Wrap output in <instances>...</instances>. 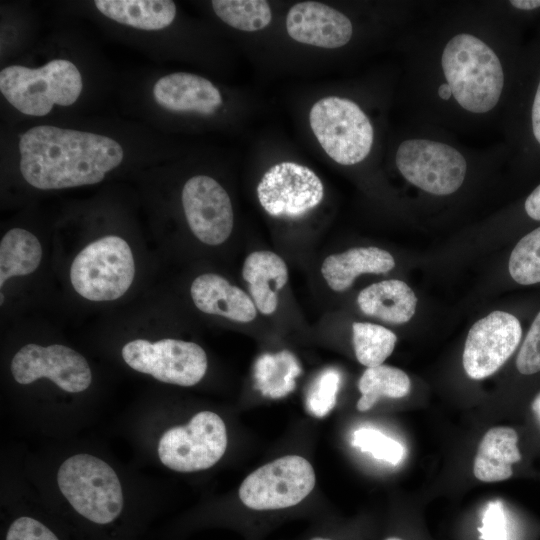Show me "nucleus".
<instances>
[{
    "label": "nucleus",
    "mask_w": 540,
    "mask_h": 540,
    "mask_svg": "<svg viewBox=\"0 0 540 540\" xmlns=\"http://www.w3.org/2000/svg\"><path fill=\"white\" fill-rule=\"evenodd\" d=\"M437 36L418 76L424 107L436 119L456 124L494 117L506 85L496 20H458Z\"/></svg>",
    "instance_id": "f257e3e1"
},
{
    "label": "nucleus",
    "mask_w": 540,
    "mask_h": 540,
    "mask_svg": "<svg viewBox=\"0 0 540 540\" xmlns=\"http://www.w3.org/2000/svg\"><path fill=\"white\" fill-rule=\"evenodd\" d=\"M19 152L23 178L42 190L99 183L124 157L110 137L51 125L21 134Z\"/></svg>",
    "instance_id": "f03ea898"
},
{
    "label": "nucleus",
    "mask_w": 540,
    "mask_h": 540,
    "mask_svg": "<svg viewBox=\"0 0 540 540\" xmlns=\"http://www.w3.org/2000/svg\"><path fill=\"white\" fill-rule=\"evenodd\" d=\"M82 77L70 61L55 59L39 68L12 65L0 72V91L21 113L47 115L54 105L70 106L82 91Z\"/></svg>",
    "instance_id": "7ed1b4c3"
},
{
    "label": "nucleus",
    "mask_w": 540,
    "mask_h": 540,
    "mask_svg": "<svg viewBox=\"0 0 540 540\" xmlns=\"http://www.w3.org/2000/svg\"><path fill=\"white\" fill-rule=\"evenodd\" d=\"M60 491L76 512L96 524H108L123 508L121 483L103 460L77 454L65 460L57 473Z\"/></svg>",
    "instance_id": "20e7f679"
},
{
    "label": "nucleus",
    "mask_w": 540,
    "mask_h": 540,
    "mask_svg": "<svg viewBox=\"0 0 540 540\" xmlns=\"http://www.w3.org/2000/svg\"><path fill=\"white\" fill-rule=\"evenodd\" d=\"M467 157L447 141L413 136L398 145L395 165L411 185L435 196H448L465 182L469 168Z\"/></svg>",
    "instance_id": "39448f33"
},
{
    "label": "nucleus",
    "mask_w": 540,
    "mask_h": 540,
    "mask_svg": "<svg viewBox=\"0 0 540 540\" xmlns=\"http://www.w3.org/2000/svg\"><path fill=\"white\" fill-rule=\"evenodd\" d=\"M309 122L319 144L336 163L355 165L370 154L374 128L354 101L337 96L320 99L310 110Z\"/></svg>",
    "instance_id": "423d86ee"
},
{
    "label": "nucleus",
    "mask_w": 540,
    "mask_h": 540,
    "mask_svg": "<svg viewBox=\"0 0 540 540\" xmlns=\"http://www.w3.org/2000/svg\"><path fill=\"white\" fill-rule=\"evenodd\" d=\"M135 263L128 243L109 235L87 245L74 259L70 281L75 291L91 301H112L131 286Z\"/></svg>",
    "instance_id": "0eeeda50"
},
{
    "label": "nucleus",
    "mask_w": 540,
    "mask_h": 540,
    "mask_svg": "<svg viewBox=\"0 0 540 540\" xmlns=\"http://www.w3.org/2000/svg\"><path fill=\"white\" fill-rule=\"evenodd\" d=\"M315 482L309 461L298 455L283 456L249 474L240 485L239 498L255 511L286 509L303 501Z\"/></svg>",
    "instance_id": "6e6552de"
},
{
    "label": "nucleus",
    "mask_w": 540,
    "mask_h": 540,
    "mask_svg": "<svg viewBox=\"0 0 540 540\" xmlns=\"http://www.w3.org/2000/svg\"><path fill=\"white\" fill-rule=\"evenodd\" d=\"M227 448L223 420L214 412L195 414L185 426L168 429L158 443V456L168 468L194 472L215 465Z\"/></svg>",
    "instance_id": "1a4fd4ad"
},
{
    "label": "nucleus",
    "mask_w": 540,
    "mask_h": 540,
    "mask_svg": "<svg viewBox=\"0 0 540 540\" xmlns=\"http://www.w3.org/2000/svg\"><path fill=\"white\" fill-rule=\"evenodd\" d=\"M122 357L132 369L155 379L180 386H193L205 375L207 356L194 342L136 339L122 348Z\"/></svg>",
    "instance_id": "9d476101"
},
{
    "label": "nucleus",
    "mask_w": 540,
    "mask_h": 540,
    "mask_svg": "<svg viewBox=\"0 0 540 540\" xmlns=\"http://www.w3.org/2000/svg\"><path fill=\"white\" fill-rule=\"evenodd\" d=\"M324 188L308 167L282 162L272 166L257 186L258 200L271 216L298 218L322 201Z\"/></svg>",
    "instance_id": "9b49d317"
},
{
    "label": "nucleus",
    "mask_w": 540,
    "mask_h": 540,
    "mask_svg": "<svg viewBox=\"0 0 540 540\" xmlns=\"http://www.w3.org/2000/svg\"><path fill=\"white\" fill-rule=\"evenodd\" d=\"M522 337L519 320L504 311H493L470 328L462 362L475 380L494 374L514 353Z\"/></svg>",
    "instance_id": "f8f14e48"
},
{
    "label": "nucleus",
    "mask_w": 540,
    "mask_h": 540,
    "mask_svg": "<svg viewBox=\"0 0 540 540\" xmlns=\"http://www.w3.org/2000/svg\"><path fill=\"white\" fill-rule=\"evenodd\" d=\"M11 372L20 384L48 378L70 393L86 390L92 381L86 359L77 351L59 344L43 347L30 343L23 346L11 361Z\"/></svg>",
    "instance_id": "ddd939ff"
},
{
    "label": "nucleus",
    "mask_w": 540,
    "mask_h": 540,
    "mask_svg": "<svg viewBox=\"0 0 540 540\" xmlns=\"http://www.w3.org/2000/svg\"><path fill=\"white\" fill-rule=\"evenodd\" d=\"M187 223L207 245H220L230 236L234 215L225 189L213 178L197 175L186 181L181 195Z\"/></svg>",
    "instance_id": "4468645a"
},
{
    "label": "nucleus",
    "mask_w": 540,
    "mask_h": 540,
    "mask_svg": "<svg viewBox=\"0 0 540 540\" xmlns=\"http://www.w3.org/2000/svg\"><path fill=\"white\" fill-rule=\"evenodd\" d=\"M286 30L299 43L326 49L346 45L353 35L352 22L345 14L315 1L293 5L286 17Z\"/></svg>",
    "instance_id": "2eb2a0df"
},
{
    "label": "nucleus",
    "mask_w": 540,
    "mask_h": 540,
    "mask_svg": "<svg viewBox=\"0 0 540 540\" xmlns=\"http://www.w3.org/2000/svg\"><path fill=\"white\" fill-rule=\"evenodd\" d=\"M158 105L173 112L213 114L222 105L219 90L204 77L186 72L161 77L153 87Z\"/></svg>",
    "instance_id": "dca6fc26"
},
{
    "label": "nucleus",
    "mask_w": 540,
    "mask_h": 540,
    "mask_svg": "<svg viewBox=\"0 0 540 540\" xmlns=\"http://www.w3.org/2000/svg\"><path fill=\"white\" fill-rule=\"evenodd\" d=\"M190 294L195 306L207 314L242 323L253 321L257 315L250 296L218 274L206 273L196 277Z\"/></svg>",
    "instance_id": "f3484780"
},
{
    "label": "nucleus",
    "mask_w": 540,
    "mask_h": 540,
    "mask_svg": "<svg viewBox=\"0 0 540 540\" xmlns=\"http://www.w3.org/2000/svg\"><path fill=\"white\" fill-rule=\"evenodd\" d=\"M395 266L393 256L378 247H354L345 252L329 255L322 263L321 273L328 286L345 291L361 274H384Z\"/></svg>",
    "instance_id": "a211bd4d"
},
{
    "label": "nucleus",
    "mask_w": 540,
    "mask_h": 540,
    "mask_svg": "<svg viewBox=\"0 0 540 540\" xmlns=\"http://www.w3.org/2000/svg\"><path fill=\"white\" fill-rule=\"evenodd\" d=\"M242 276L249 284L256 308L262 314H272L278 306L277 292L288 281V269L284 260L271 251L252 252L244 261Z\"/></svg>",
    "instance_id": "6ab92c4d"
},
{
    "label": "nucleus",
    "mask_w": 540,
    "mask_h": 540,
    "mask_svg": "<svg viewBox=\"0 0 540 540\" xmlns=\"http://www.w3.org/2000/svg\"><path fill=\"white\" fill-rule=\"evenodd\" d=\"M518 435L511 427L498 426L483 436L473 465L474 476L483 482H499L513 475L512 465L521 460Z\"/></svg>",
    "instance_id": "aec40b11"
},
{
    "label": "nucleus",
    "mask_w": 540,
    "mask_h": 540,
    "mask_svg": "<svg viewBox=\"0 0 540 540\" xmlns=\"http://www.w3.org/2000/svg\"><path fill=\"white\" fill-rule=\"evenodd\" d=\"M361 311L392 324L408 322L414 315L417 298L403 281L390 279L371 284L357 297Z\"/></svg>",
    "instance_id": "412c9836"
},
{
    "label": "nucleus",
    "mask_w": 540,
    "mask_h": 540,
    "mask_svg": "<svg viewBox=\"0 0 540 540\" xmlns=\"http://www.w3.org/2000/svg\"><path fill=\"white\" fill-rule=\"evenodd\" d=\"M94 4L106 17L141 30L164 29L176 15L170 0H96Z\"/></svg>",
    "instance_id": "4be33fe9"
},
{
    "label": "nucleus",
    "mask_w": 540,
    "mask_h": 540,
    "mask_svg": "<svg viewBox=\"0 0 540 540\" xmlns=\"http://www.w3.org/2000/svg\"><path fill=\"white\" fill-rule=\"evenodd\" d=\"M42 258V247L35 235L22 228L9 230L0 243V287L11 277L34 272Z\"/></svg>",
    "instance_id": "5701e85b"
},
{
    "label": "nucleus",
    "mask_w": 540,
    "mask_h": 540,
    "mask_svg": "<svg viewBox=\"0 0 540 540\" xmlns=\"http://www.w3.org/2000/svg\"><path fill=\"white\" fill-rule=\"evenodd\" d=\"M301 371L298 360L287 350L263 354L254 365L255 388L272 399L284 397L295 389Z\"/></svg>",
    "instance_id": "b1692460"
},
{
    "label": "nucleus",
    "mask_w": 540,
    "mask_h": 540,
    "mask_svg": "<svg viewBox=\"0 0 540 540\" xmlns=\"http://www.w3.org/2000/svg\"><path fill=\"white\" fill-rule=\"evenodd\" d=\"M410 379L399 368L379 365L368 367L358 381L361 397L357 409L361 412L371 409L381 398L398 399L410 392Z\"/></svg>",
    "instance_id": "393cba45"
},
{
    "label": "nucleus",
    "mask_w": 540,
    "mask_h": 540,
    "mask_svg": "<svg viewBox=\"0 0 540 540\" xmlns=\"http://www.w3.org/2000/svg\"><path fill=\"white\" fill-rule=\"evenodd\" d=\"M352 332L356 358L367 368L382 365L397 341L391 330L377 324L354 322Z\"/></svg>",
    "instance_id": "a878e982"
},
{
    "label": "nucleus",
    "mask_w": 540,
    "mask_h": 540,
    "mask_svg": "<svg viewBox=\"0 0 540 540\" xmlns=\"http://www.w3.org/2000/svg\"><path fill=\"white\" fill-rule=\"evenodd\" d=\"M212 7L227 25L246 32L265 28L272 18L270 6L264 0H214Z\"/></svg>",
    "instance_id": "bb28decb"
},
{
    "label": "nucleus",
    "mask_w": 540,
    "mask_h": 540,
    "mask_svg": "<svg viewBox=\"0 0 540 540\" xmlns=\"http://www.w3.org/2000/svg\"><path fill=\"white\" fill-rule=\"evenodd\" d=\"M508 269L519 284L540 283V227L519 240L511 252Z\"/></svg>",
    "instance_id": "cd10ccee"
},
{
    "label": "nucleus",
    "mask_w": 540,
    "mask_h": 540,
    "mask_svg": "<svg viewBox=\"0 0 540 540\" xmlns=\"http://www.w3.org/2000/svg\"><path fill=\"white\" fill-rule=\"evenodd\" d=\"M351 444L375 459L392 465H397L404 457L401 443L374 428L362 427L355 430Z\"/></svg>",
    "instance_id": "c85d7f7f"
},
{
    "label": "nucleus",
    "mask_w": 540,
    "mask_h": 540,
    "mask_svg": "<svg viewBox=\"0 0 540 540\" xmlns=\"http://www.w3.org/2000/svg\"><path fill=\"white\" fill-rule=\"evenodd\" d=\"M340 383L341 375L336 369L322 371L308 391L307 411L318 418L326 416L336 404Z\"/></svg>",
    "instance_id": "c756f323"
},
{
    "label": "nucleus",
    "mask_w": 540,
    "mask_h": 540,
    "mask_svg": "<svg viewBox=\"0 0 540 540\" xmlns=\"http://www.w3.org/2000/svg\"><path fill=\"white\" fill-rule=\"evenodd\" d=\"M517 370L524 375L540 371V311L536 315L516 358Z\"/></svg>",
    "instance_id": "7c9ffc66"
},
{
    "label": "nucleus",
    "mask_w": 540,
    "mask_h": 540,
    "mask_svg": "<svg viewBox=\"0 0 540 540\" xmlns=\"http://www.w3.org/2000/svg\"><path fill=\"white\" fill-rule=\"evenodd\" d=\"M482 540H508L506 517L503 505L499 501L489 502L478 529Z\"/></svg>",
    "instance_id": "2f4dec72"
},
{
    "label": "nucleus",
    "mask_w": 540,
    "mask_h": 540,
    "mask_svg": "<svg viewBox=\"0 0 540 540\" xmlns=\"http://www.w3.org/2000/svg\"><path fill=\"white\" fill-rule=\"evenodd\" d=\"M6 540H59L58 537L40 521L31 517H20L10 525Z\"/></svg>",
    "instance_id": "473e14b6"
},
{
    "label": "nucleus",
    "mask_w": 540,
    "mask_h": 540,
    "mask_svg": "<svg viewBox=\"0 0 540 540\" xmlns=\"http://www.w3.org/2000/svg\"><path fill=\"white\" fill-rule=\"evenodd\" d=\"M531 127L534 139L540 145V80L531 108Z\"/></svg>",
    "instance_id": "72a5a7b5"
},
{
    "label": "nucleus",
    "mask_w": 540,
    "mask_h": 540,
    "mask_svg": "<svg viewBox=\"0 0 540 540\" xmlns=\"http://www.w3.org/2000/svg\"><path fill=\"white\" fill-rule=\"evenodd\" d=\"M524 208L531 219L540 221V184L526 198Z\"/></svg>",
    "instance_id": "f704fd0d"
},
{
    "label": "nucleus",
    "mask_w": 540,
    "mask_h": 540,
    "mask_svg": "<svg viewBox=\"0 0 540 540\" xmlns=\"http://www.w3.org/2000/svg\"><path fill=\"white\" fill-rule=\"evenodd\" d=\"M509 4L515 9L531 11L540 8V0H511Z\"/></svg>",
    "instance_id": "c9c22d12"
},
{
    "label": "nucleus",
    "mask_w": 540,
    "mask_h": 540,
    "mask_svg": "<svg viewBox=\"0 0 540 540\" xmlns=\"http://www.w3.org/2000/svg\"><path fill=\"white\" fill-rule=\"evenodd\" d=\"M531 409L540 426V392L533 399L532 404H531Z\"/></svg>",
    "instance_id": "e433bc0d"
},
{
    "label": "nucleus",
    "mask_w": 540,
    "mask_h": 540,
    "mask_svg": "<svg viewBox=\"0 0 540 540\" xmlns=\"http://www.w3.org/2000/svg\"><path fill=\"white\" fill-rule=\"evenodd\" d=\"M309 540H333L331 537L323 536V535H316L309 538Z\"/></svg>",
    "instance_id": "4c0bfd02"
},
{
    "label": "nucleus",
    "mask_w": 540,
    "mask_h": 540,
    "mask_svg": "<svg viewBox=\"0 0 540 540\" xmlns=\"http://www.w3.org/2000/svg\"><path fill=\"white\" fill-rule=\"evenodd\" d=\"M385 540H403V539L398 538V537H388Z\"/></svg>",
    "instance_id": "58836bf2"
},
{
    "label": "nucleus",
    "mask_w": 540,
    "mask_h": 540,
    "mask_svg": "<svg viewBox=\"0 0 540 540\" xmlns=\"http://www.w3.org/2000/svg\"><path fill=\"white\" fill-rule=\"evenodd\" d=\"M1 304L3 303V294H1Z\"/></svg>",
    "instance_id": "ea45409f"
}]
</instances>
